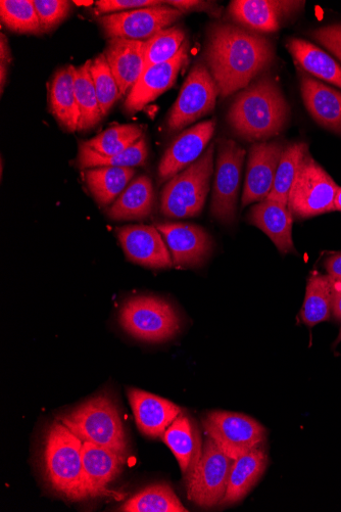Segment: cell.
<instances>
[{
    "mask_svg": "<svg viewBox=\"0 0 341 512\" xmlns=\"http://www.w3.org/2000/svg\"><path fill=\"white\" fill-rule=\"evenodd\" d=\"M206 61L220 96L227 98L247 88L273 63L275 52L268 38L257 32L229 24L212 27Z\"/></svg>",
    "mask_w": 341,
    "mask_h": 512,
    "instance_id": "cell-1",
    "label": "cell"
},
{
    "mask_svg": "<svg viewBox=\"0 0 341 512\" xmlns=\"http://www.w3.org/2000/svg\"><path fill=\"white\" fill-rule=\"evenodd\" d=\"M227 118L241 138L265 142L283 130L289 106L277 82L266 75L239 93Z\"/></svg>",
    "mask_w": 341,
    "mask_h": 512,
    "instance_id": "cell-2",
    "label": "cell"
},
{
    "mask_svg": "<svg viewBox=\"0 0 341 512\" xmlns=\"http://www.w3.org/2000/svg\"><path fill=\"white\" fill-rule=\"evenodd\" d=\"M83 442L59 421L48 427L43 441L44 479L57 495L83 501Z\"/></svg>",
    "mask_w": 341,
    "mask_h": 512,
    "instance_id": "cell-3",
    "label": "cell"
},
{
    "mask_svg": "<svg viewBox=\"0 0 341 512\" xmlns=\"http://www.w3.org/2000/svg\"><path fill=\"white\" fill-rule=\"evenodd\" d=\"M60 422L82 442L123 455L128 453V438L119 406L107 393L96 395L63 414Z\"/></svg>",
    "mask_w": 341,
    "mask_h": 512,
    "instance_id": "cell-4",
    "label": "cell"
},
{
    "mask_svg": "<svg viewBox=\"0 0 341 512\" xmlns=\"http://www.w3.org/2000/svg\"><path fill=\"white\" fill-rule=\"evenodd\" d=\"M215 144L188 168L171 178L161 196V213L169 218L197 217L203 211L214 174Z\"/></svg>",
    "mask_w": 341,
    "mask_h": 512,
    "instance_id": "cell-5",
    "label": "cell"
},
{
    "mask_svg": "<svg viewBox=\"0 0 341 512\" xmlns=\"http://www.w3.org/2000/svg\"><path fill=\"white\" fill-rule=\"evenodd\" d=\"M120 324L127 334L148 343L171 340L180 331L181 321L173 306L151 296L128 300L120 311Z\"/></svg>",
    "mask_w": 341,
    "mask_h": 512,
    "instance_id": "cell-6",
    "label": "cell"
},
{
    "mask_svg": "<svg viewBox=\"0 0 341 512\" xmlns=\"http://www.w3.org/2000/svg\"><path fill=\"white\" fill-rule=\"evenodd\" d=\"M339 186L310 152L301 162L288 196L287 207L298 218H312L333 211Z\"/></svg>",
    "mask_w": 341,
    "mask_h": 512,
    "instance_id": "cell-7",
    "label": "cell"
},
{
    "mask_svg": "<svg viewBox=\"0 0 341 512\" xmlns=\"http://www.w3.org/2000/svg\"><path fill=\"white\" fill-rule=\"evenodd\" d=\"M203 426L207 436L233 460L261 447L266 440L265 428L245 414L213 411L206 415Z\"/></svg>",
    "mask_w": 341,
    "mask_h": 512,
    "instance_id": "cell-8",
    "label": "cell"
},
{
    "mask_svg": "<svg viewBox=\"0 0 341 512\" xmlns=\"http://www.w3.org/2000/svg\"><path fill=\"white\" fill-rule=\"evenodd\" d=\"M246 151L230 139L218 143L212 215L221 223L231 225L236 220L243 162Z\"/></svg>",
    "mask_w": 341,
    "mask_h": 512,
    "instance_id": "cell-9",
    "label": "cell"
},
{
    "mask_svg": "<svg viewBox=\"0 0 341 512\" xmlns=\"http://www.w3.org/2000/svg\"><path fill=\"white\" fill-rule=\"evenodd\" d=\"M220 96L218 85L202 63L188 74L168 118V128L179 131L212 113Z\"/></svg>",
    "mask_w": 341,
    "mask_h": 512,
    "instance_id": "cell-10",
    "label": "cell"
},
{
    "mask_svg": "<svg viewBox=\"0 0 341 512\" xmlns=\"http://www.w3.org/2000/svg\"><path fill=\"white\" fill-rule=\"evenodd\" d=\"M233 459L207 437L196 473L187 482L188 499L203 508L222 502L228 486Z\"/></svg>",
    "mask_w": 341,
    "mask_h": 512,
    "instance_id": "cell-11",
    "label": "cell"
},
{
    "mask_svg": "<svg viewBox=\"0 0 341 512\" xmlns=\"http://www.w3.org/2000/svg\"><path fill=\"white\" fill-rule=\"evenodd\" d=\"M183 13L168 5L142 8L104 16L99 23L112 38L149 40L179 20Z\"/></svg>",
    "mask_w": 341,
    "mask_h": 512,
    "instance_id": "cell-12",
    "label": "cell"
},
{
    "mask_svg": "<svg viewBox=\"0 0 341 512\" xmlns=\"http://www.w3.org/2000/svg\"><path fill=\"white\" fill-rule=\"evenodd\" d=\"M161 232L177 267L202 266L213 251V240L201 226L185 223H159Z\"/></svg>",
    "mask_w": 341,
    "mask_h": 512,
    "instance_id": "cell-13",
    "label": "cell"
},
{
    "mask_svg": "<svg viewBox=\"0 0 341 512\" xmlns=\"http://www.w3.org/2000/svg\"><path fill=\"white\" fill-rule=\"evenodd\" d=\"M83 501L104 497L122 474L126 455L83 442Z\"/></svg>",
    "mask_w": 341,
    "mask_h": 512,
    "instance_id": "cell-14",
    "label": "cell"
},
{
    "mask_svg": "<svg viewBox=\"0 0 341 512\" xmlns=\"http://www.w3.org/2000/svg\"><path fill=\"white\" fill-rule=\"evenodd\" d=\"M216 129V121L208 120L182 132L164 154L159 165V179L169 181L203 155Z\"/></svg>",
    "mask_w": 341,
    "mask_h": 512,
    "instance_id": "cell-15",
    "label": "cell"
},
{
    "mask_svg": "<svg viewBox=\"0 0 341 512\" xmlns=\"http://www.w3.org/2000/svg\"><path fill=\"white\" fill-rule=\"evenodd\" d=\"M278 142L255 144L249 154L242 207L265 201L270 195L283 152Z\"/></svg>",
    "mask_w": 341,
    "mask_h": 512,
    "instance_id": "cell-16",
    "label": "cell"
},
{
    "mask_svg": "<svg viewBox=\"0 0 341 512\" xmlns=\"http://www.w3.org/2000/svg\"><path fill=\"white\" fill-rule=\"evenodd\" d=\"M162 237L154 226L132 225L118 229V239L128 259L150 268L173 266L171 253Z\"/></svg>",
    "mask_w": 341,
    "mask_h": 512,
    "instance_id": "cell-17",
    "label": "cell"
},
{
    "mask_svg": "<svg viewBox=\"0 0 341 512\" xmlns=\"http://www.w3.org/2000/svg\"><path fill=\"white\" fill-rule=\"evenodd\" d=\"M187 58V44L184 43L172 60L146 69L129 91L124 103L125 111L137 113L163 95L175 84Z\"/></svg>",
    "mask_w": 341,
    "mask_h": 512,
    "instance_id": "cell-18",
    "label": "cell"
},
{
    "mask_svg": "<svg viewBox=\"0 0 341 512\" xmlns=\"http://www.w3.org/2000/svg\"><path fill=\"white\" fill-rule=\"evenodd\" d=\"M305 2L284 0H235L229 7L231 17L254 32L272 33L284 20L299 12Z\"/></svg>",
    "mask_w": 341,
    "mask_h": 512,
    "instance_id": "cell-19",
    "label": "cell"
},
{
    "mask_svg": "<svg viewBox=\"0 0 341 512\" xmlns=\"http://www.w3.org/2000/svg\"><path fill=\"white\" fill-rule=\"evenodd\" d=\"M127 394L139 432L151 439L162 438L183 412L175 403L142 390L129 389Z\"/></svg>",
    "mask_w": 341,
    "mask_h": 512,
    "instance_id": "cell-20",
    "label": "cell"
},
{
    "mask_svg": "<svg viewBox=\"0 0 341 512\" xmlns=\"http://www.w3.org/2000/svg\"><path fill=\"white\" fill-rule=\"evenodd\" d=\"M176 457L186 483L198 468L203 453L201 434L191 418L182 412L162 437Z\"/></svg>",
    "mask_w": 341,
    "mask_h": 512,
    "instance_id": "cell-21",
    "label": "cell"
},
{
    "mask_svg": "<svg viewBox=\"0 0 341 512\" xmlns=\"http://www.w3.org/2000/svg\"><path fill=\"white\" fill-rule=\"evenodd\" d=\"M301 92L312 118L322 127L341 135V92L301 73Z\"/></svg>",
    "mask_w": 341,
    "mask_h": 512,
    "instance_id": "cell-22",
    "label": "cell"
},
{
    "mask_svg": "<svg viewBox=\"0 0 341 512\" xmlns=\"http://www.w3.org/2000/svg\"><path fill=\"white\" fill-rule=\"evenodd\" d=\"M145 41L112 38L105 56L118 83L122 97L126 96L144 72Z\"/></svg>",
    "mask_w": 341,
    "mask_h": 512,
    "instance_id": "cell-23",
    "label": "cell"
},
{
    "mask_svg": "<svg viewBox=\"0 0 341 512\" xmlns=\"http://www.w3.org/2000/svg\"><path fill=\"white\" fill-rule=\"evenodd\" d=\"M249 222L267 235L281 254L295 252L292 240V214L288 207L266 199L249 212Z\"/></svg>",
    "mask_w": 341,
    "mask_h": 512,
    "instance_id": "cell-24",
    "label": "cell"
},
{
    "mask_svg": "<svg viewBox=\"0 0 341 512\" xmlns=\"http://www.w3.org/2000/svg\"><path fill=\"white\" fill-rule=\"evenodd\" d=\"M268 456L258 447L233 460L226 494L221 503L234 504L245 498L264 475Z\"/></svg>",
    "mask_w": 341,
    "mask_h": 512,
    "instance_id": "cell-25",
    "label": "cell"
},
{
    "mask_svg": "<svg viewBox=\"0 0 341 512\" xmlns=\"http://www.w3.org/2000/svg\"><path fill=\"white\" fill-rule=\"evenodd\" d=\"M51 110L69 132L78 131L80 113L75 93V67L66 66L55 74L50 90Z\"/></svg>",
    "mask_w": 341,
    "mask_h": 512,
    "instance_id": "cell-26",
    "label": "cell"
},
{
    "mask_svg": "<svg viewBox=\"0 0 341 512\" xmlns=\"http://www.w3.org/2000/svg\"><path fill=\"white\" fill-rule=\"evenodd\" d=\"M286 48L306 72L341 88V66L318 46L301 38H289Z\"/></svg>",
    "mask_w": 341,
    "mask_h": 512,
    "instance_id": "cell-27",
    "label": "cell"
},
{
    "mask_svg": "<svg viewBox=\"0 0 341 512\" xmlns=\"http://www.w3.org/2000/svg\"><path fill=\"white\" fill-rule=\"evenodd\" d=\"M155 200L153 183L148 176H139L133 180L107 210L113 220H137L149 217Z\"/></svg>",
    "mask_w": 341,
    "mask_h": 512,
    "instance_id": "cell-28",
    "label": "cell"
},
{
    "mask_svg": "<svg viewBox=\"0 0 341 512\" xmlns=\"http://www.w3.org/2000/svg\"><path fill=\"white\" fill-rule=\"evenodd\" d=\"M134 174V168L99 167L87 169L85 181L95 201L106 207L126 190Z\"/></svg>",
    "mask_w": 341,
    "mask_h": 512,
    "instance_id": "cell-29",
    "label": "cell"
},
{
    "mask_svg": "<svg viewBox=\"0 0 341 512\" xmlns=\"http://www.w3.org/2000/svg\"><path fill=\"white\" fill-rule=\"evenodd\" d=\"M334 279L328 274L314 273L307 285L301 318L309 328L329 320L332 314Z\"/></svg>",
    "mask_w": 341,
    "mask_h": 512,
    "instance_id": "cell-30",
    "label": "cell"
},
{
    "mask_svg": "<svg viewBox=\"0 0 341 512\" xmlns=\"http://www.w3.org/2000/svg\"><path fill=\"white\" fill-rule=\"evenodd\" d=\"M122 512H187L170 485L159 483L142 489L120 508Z\"/></svg>",
    "mask_w": 341,
    "mask_h": 512,
    "instance_id": "cell-31",
    "label": "cell"
},
{
    "mask_svg": "<svg viewBox=\"0 0 341 512\" xmlns=\"http://www.w3.org/2000/svg\"><path fill=\"white\" fill-rule=\"evenodd\" d=\"M148 159V147L144 135L139 141L126 151L107 156L90 149L85 143L79 144L77 164L80 169H92L99 167H124L134 168L143 166Z\"/></svg>",
    "mask_w": 341,
    "mask_h": 512,
    "instance_id": "cell-32",
    "label": "cell"
},
{
    "mask_svg": "<svg viewBox=\"0 0 341 512\" xmlns=\"http://www.w3.org/2000/svg\"><path fill=\"white\" fill-rule=\"evenodd\" d=\"M91 62L75 67V93L80 113L78 131L93 128L104 117L90 74Z\"/></svg>",
    "mask_w": 341,
    "mask_h": 512,
    "instance_id": "cell-33",
    "label": "cell"
},
{
    "mask_svg": "<svg viewBox=\"0 0 341 512\" xmlns=\"http://www.w3.org/2000/svg\"><path fill=\"white\" fill-rule=\"evenodd\" d=\"M308 153L309 146L306 143L284 147L268 200L287 206L291 186L294 184L301 162Z\"/></svg>",
    "mask_w": 341,
    "mask_h": 512,
    "instance_id": "cell-34",
    "label": "cell"
},
{
    "mask_svg": "<svg viewBox=\"0 0 341 512\" xmlns=\"http://www.w3.org/2000/svg\"><path fill=\"white\" fill-rule=\"evenodd\" d=\"M185 32L179 27L167 28L144 45V71L172 60L182 48Z\"/></svg>",
    "mask_w": 341,
    "mask_h": 512,
    "instance_id": "cell-35",
    "label": "cell"
},
{
    "mask_svg": "<svg viewBox=\"0 0 341 512\" xmlns=\"http://www.w3.org/2000/svg\"><path fill=\"white\" fill-rule=\"evenodd\" d=\"M142 136L143 130L140 126L130 124L118 125L91 138L85 144L96 152L113 156L132 147Z\"/></svg>",
    "mask_w": 341,
    "mask_h": 512,
    "instance_id": "cell-36",
    "label": "cell"
},
{
    "mask_svg": "<svg viewBox=\"0 0 341 512\" xmlns=\"http://www.w3.org/2000/svg\"><path fill=\"white\" fill-rule=\"evenodd\" d=\"M0 17L10 30L21 34H39L42 32L40 21L31 0H2Z\"/></svg>",
    "mask_w": 341,
    "mask_h": 512,
    "instance_id": "cell-37",
    "label": "cell"
},
{
    "mask_svg": "<svg viewBox=\"0 0 341 512\" xmlns=\"http://www.w3.org/2000/svg\"><path fill=\"white\" fill-rule=\"evenodd\" d=\"M90 74L102 113L106 116L122 95L105 54L97 56L91 62Z\"/></svg>",
    "mask_w": 341,
    "mask_h": 512,
    "instance_id": "cell-38",
    "label": "cell"
},
{
    "mask_svg": "<svg viewBox=\"0 0 341 512\" xmlns=\"http://www.w3.org/2000/svg\"><path fill=\"white\" fill-rule=\"evenodd\" d=\"M42 32L50 31L70 14L71 3L67 0H34Z\"/></svg>",
    "mask_w": 341,
    "mask_h": 512,
    "instance_id": "cell-39",
    "label": "cell"
},
{
    "mask_svg": "<svg viewBox=\"0 0 341 512\" xmlns=\"http://www.w3.org/2000/svg\"><path fill=\"white\" fill-rule=\"evenodd\" d=\"M161 5H165V2H160V0H99L95 3V13L97 15H112Z\"/></svg>",
    "mask_w": 341,
    "mask_h": 512,
    "instance_id": "cell-40",
    "label": "cell"
},
{
    "mask_svg": "<svg viewBox=\"0 0 341 512\" xmlns=\"http://www.w3.org/2000/svg\"><path fill=\"white\" fill-rule=\"evenodd\" d=\"M311 35L341 62V24L316 29Z\"/></svg>",
    "mask_w": 341,
    "mask_h": 512,
    "instance_id": "cell-41",
    "label": "cell"
},
{
    "mask_svg": "<svg viewBox=\"0 0 341 512\" xmlns=\"http://www.w3.org/2000/svg\"><path fill=\"white\" fill-rule=\"evenodd\" d=\"M168 6L179 10L182 13L191 12V11H207L211 8L210 3L205 2H193V0H170V2H165Z\"/></svg>",
    "mask_w": 341,
    "mask_h": 512,
    "instance_id": "cell-42",
    "label": "cell"
},
{
    "mask_svg": "<svg viewBox=\"0 0 341 512\" xmlns=\"http://www.w3.org/2000/svg\"><path fill=\"white\" fill-rule=\"evenodd\" d=\"M324 266L328 275L335 282H341V253L328 257Z\"/></svg>",
    "mask_w": 341,
    "mask_h": 512,
    "instance_id": "cell-43",
    "label": "cell"
},
{
    "mask_svg": "<svg viewBox=\"0 0 341 512\" xmlns=\"http://www.w3.org/2000/svg\"><path fill=\"white\" fill-rule=\"evenodd\" d=\"M332 314L335 319L341 322V282L334 281Z\"/></svg>",
    "mask_w": 341,
    "mask_h": 512,
    "instance_id": "cell-44",
    "label": "cell"
},
{
    "mask_svg": "<svg viewBox=\"0 0 341 512\" xmlns=\"http://www.w3.org/2000/svg\"><path fill=\"white\" fill-rule=\"evenodd\" d=\"M12 55L6 35L2 34L0 37V62L11 63Z\"/></svg>",
    "mask_w": 341,
    "mask_h": 512,
    "instance_id": "cell-45",
    "label": "cell"
},
{
    "mask_svg": "<svg viewBox=\"0 0 341 512\" xmlns=\"http://www.w3.org/2000/svg\"><path fill=\"white\" fill-rule=\"evenodd\" d=\"M8 75V64L0 62V86H2V95L4 93L6 80Z\"/></svg>",
    "mask_w": 341,
    "mask_h": 512,
    "instance_id": "cell-46",
    "label": "cell"
},
{
    "mask_svg": "<svg viewBox=\"0 0 341 512\" xmlns=\"http://www.w3.org/2000/svg\"><path fill=\"white\" fill-rule=\"evenodd\" d=\"M333 211H340L341 212V188H339L333 205Z\"/></svg>",
    "mask_w": 341,
    "mask_h": 512,
    "instance_id": "cell-47",
    "label": "cell"
},
{
    "mask_svg": "<svg viewBox=\"0 0 341 512\" xmlns=\"http://www.w3.org/2000/svg\"><path fill=\"white\" fill-rule=\"evenodd\" d=\"M73 4H76V5H86V6H89L91 4H93L92 2H73Z\"/></svg>",
    "mask_w": 341,
    "mask_h": 512,
    "instance_id": "cell-48",
    "label": "cell"
},
{
    "mask_svg": "<svg viewBox=\"0 0 341 512\" xmlns=\"http://www.w3.org/2000/svg\"><path fill=\"white\" fill-rule=\"evenodd\" d=\"M341 341V329H340V332H339V335H338V338H337V341H336V344L339 343Z\"/></svg>",
    "mask_w": 341,
    "mask_h": 512,
    "instance_id": "cell-49",
    "label": "cell"
}]
</instances>
